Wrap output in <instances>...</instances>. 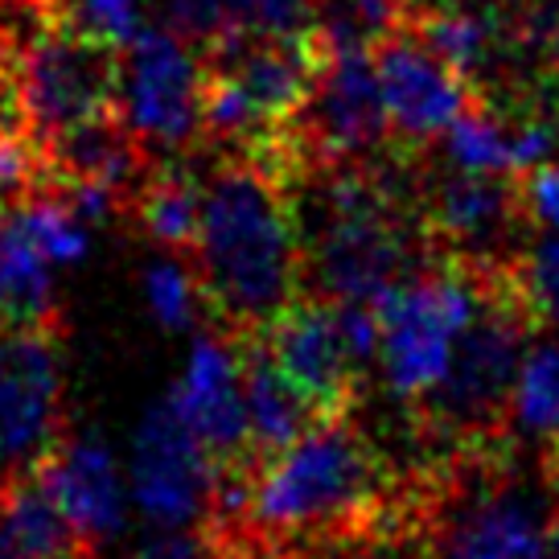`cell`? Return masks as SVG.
Returning a JSON list of instances; mask_svg holds the SVG:
<instances>
[{
	"instance_id": "6da1fadb",
	"label": "cell",
	"mask_w": 559,
	"mask_h": 559,
	"mask_svg": "<svg viewBox=\"0 0 559 559\" xmlns=\"http://www.w3.org/2000/svg\"><path fill=\"white\" fill-rule=\"evenodd\" d=\"M193 267L206 300L235 325H267L297 300L305 251L284 174L251 157L206 177Z\"/></svg>"
},
{
	"instance_id": "7a4b0ae2",
	"label": "cell",
	"mask_w": 559,
	"mask_h": 559,
	"mask_svg": "<svg viewBox=\"0 0 559 559\" xmlns=\"http://www.w3.org/2000/svg\"><path fill=\"white\" fill-rule=\"evenodd\" d=\"M305 272L330 300H374L416 263V230L383 181L333 169L297 214Z\"/></svg>"
},
{
	"instance_id": "3957f363",
	"label": "cell",
	"mask_w": 559,
	"mask_h": 559,
	"mask_svg": "<svg viewBox=\"0 0 559 559\" xmlns=\"http://www.w3.org/2000/svg\"><path fill=\"white\" fill-rule=\"evenodd\" d=\"M379 489V456L346 419L317 416L293 444L247 477L243 519L267 535H305L346 523Z\"/></svg>"
},
{
	"instance_id": "277c9868",
	"label": "cell",
	"mask_w": 559,
	"mask_h": 559,
	"mask_svg": "<svg viewBox=\"0 0 559 559\" xmlns=\"http://www.w3.org/2000/svg\"><path fill=\"white\" fill-rule=\"evenodd\" d=\"M486 284L469 267H412L374 300L379 354L374 370L386 395L400 403H428L449 379L453 358L473 321L486 313Z\"/></svg>"
},
{
	"instance_id": "5b68a950",
	"label": "cell",
	"mask_w": 559,
	"mask_h": 559,
	"mask_svg": "<svg viewBox=\"0 0 559 559\" xmlns=\"http://www.w3.org/2000/svg\"><path fill=\"white\" fill-rule=\"evenodd\" d=\"M120 70L116 50L70 29L58 0L37 21V34L17 53L13 104L37 136L58 140L99 120H116Z\"/></svg>"
},
{
	"instance_id": "8992f818",
	"label": "cell",
	"mask_w": 559,
	"mask_h": 559,
	"mask_svg": "<svg viewBox=\"0 0 559 559\" xmlns=\"http://www.w3.org/2000/svg\"><path fill=\"white\" fill-rule=\"evenodd\" d=\"M263 333V349L305 391L317 416H337L379 354V317L370 300H293Z\"/></svg>"
},
{
	"instance_id": "52a82bcc",
	"label": "cell",
	"mask_w": 559,
	"mask_h": 559,
	"mask_svg": "<svg viewBox=\"0 0 559 559\" xmlns=\"http://www.w3.org/2000/svg\"><path fill=\"white\" fill-rule=\"evenodd\" d=\"M128 489L132 510L144 526L157 531H198L218 510L223 461L177 419L169 400L144 407L128 440Z\"/></svg>"
},
{
	"instance_id": "ba28073f",
	"label": "cell",
	"mask_w": 559,
	"mask_h": 559,
	"mask_svg": "<svg viewBox=\"0 0 559 559\" xmlns=\"http://www.w3.org/2000/svg\"><path fill=\"white\" fill-rule=\"evenodd\" d=\"M67 428V362L41 325H0V477H21Z\"/></svg>"
},
{
	"instance_id": "9c48e42d",
	"label": "cell",
	"mask_w": 559,
	"mask_h": 559,
	"mask_svg": "<svg viewBox=\"0 0 559 559\" xmlns=\"http://www.w3.org/2000/svg\"><path fill=\"white\" fill-rule=\"evenodd\" d=\"M526 354V321L514 305H486L456 349L449 379L424 403L449 432H481L493 419H507L514 374Z\"/></svg>"
},
{
	"instance_id": "30bf717a",
	"label": "cell",
	"mask_w": 559,
	"mask_h": 559,
	"mask_svg": "<svg viewBox=\"0 0 559 559\" xmlns=\"http://www.w3.org/2000/svg\"><path fill=\"white\" fill-rule=\"evenodd\" d=\"M370 62H374L386 123L403 140L424 144L432 136H444V128L456 116L477 107V91L403 21L374 34Z\"/></svg>"
},
{
	"instance_id": "8fae6325",
	"label": "cell",
	"mask_w": 559,
	"mask_h": 559,
	"mask_svg": "<svg viewBox=\"0 0 559 559\" xmlns=\"http://www.w3.org/2000/svg\"><path fill=\"white\" fill-rule=\"evenodd\" d=\"M128 132L157 148H181L202 128V67L186 41L165 29H140L120 74Z\"/></svg>"
},
{
	"instance_id": "7c38bea8",
	"label": "cell",
	"mask_w": 559,
	"mask_h": 559,
	"mask_svg": "<svg viewBox=\"0 0 559 559\" xmlns=\"http://www.w3.org/2000/svg\"><path fill=\"white\" fill-rule=\"evenodd\" d=\"M333 58L321 70L309 104L297 120L309 123V136L317 148L333 160H354L370 153L383 132H391L383 111V95H379V79H374V62H370V46L362 41L354 21H337L330 29Z\"/></svg>"
},
{
	"instance_id": "4fadbf2b",
	"label": "cell",
	"mask_w": 559,
	"mask_h": 559,
	"mask_svg": "<svg viewBox=\"0 0 559 559\" xmlns=\"http://www.w3.org/2000/svg\"><path fill=\"white\" fill-rule=\"evenodd\" d=\"M551 510L523 477H498L461 493L437 535V559H547Z\"/></svg>"
},
{
	"instance_id": "5bb4252c",
	"label": "cell",
	"mask_w": 559,
	"mask_h": 559,
	"mask_svg": "<svg viewBox=\"0 0 559 559\" xmlns=\"http://www.w3.org/2000/svg\"><path fill=\"white\" fill-rule=\"evenodd\" d=\"M169 407L193 437L206 444L218 461H235L251 449L247 432V395H243V354L227 337L206 330L190 333V346L181 358Z\"/></svg>"
},
{
	"instance_id": "9a60e30c",
	"label": "cell",
	"mask_w": 559,
	"mask_h": 559,
	"mask_svg": "<svg viewBox=\"0 0 559 559\" xmlns=\"http://www.w3.org/2000/svg\"><path fill=\"white\" fill-rule=\"evenodd\" d=\"M87 547H111L136 519L123 456L95 432L62 437L37 473Z\"/></svg>"
},
{
	"instance_id": "2e32d148",
	"label": "cell",
	"mask_w": 559,
	"mask_h": 559,
	"mask_svg": "<svg viewBox=\"0 0 559 559\" xmlns=\"http://www.w3.org/2000/svg\"><path fill=\"white\" fill-rule=\"evenodd\" d=\"M514 214H523V198L514 177H486L453 169L440 177L432 198H428V218L432 230L449 243L486 255L498 247L514 227Z\"/></svg>"
},
{
	"instance_id": "e0dca14e",
	"label": "cell",
	"mask_w": 559,
	"mask_h": 559,
	"mask_svg": "<svg viewBox=\"0 0 559 559\" xmlns=\"http://www.w3.org/2000/svg\"><path fill=\"white\" fill-rule=\"evenodd\" d=\"M186 37L223 46L243 37H284L313 25L309 0H165Z\"/></svg>"
},
{
	"instance_id": "ac0fdd59",
	"label": "cell",
	"mask_w": 559,
	"mask_h": 559,
	"mask_svg": "<svg viewBox=\"0 0 559 559\" xmlns=\"http://www.w3.org/2000/svg\"><path fill=\"white\" fill-rule=\"evenodd\" d=\"M0 543L21 559H83L87 543L70 526L41 477H9L0 489Z\"/></svg>"
},
{
	"instance_id": "d6986e66",
	"label": "cell",
	"mask_w": 559,
	"mask_h": 559,
	"mask_svg": "<svg viewBox=\"0 0 559 559\" xmlns=\"http://www.w3.org/2000/svg\"><path fill=\"white\" fill-rule=\"evenodd\" d=\"M243 395H247V432H251V449L260 456L276 453L284 444H293V440L317 419V407L305 400V391L272 362V354L263 349V342L243 354Z\"/></svg>"
},
{
	"instance_id": "ffe728a7",
	"label": "cell",
	"mask_w": 559,
	"mask_h": 559,
	"mask_svg": "<svg viewBox=\"0 0 559 559\" xmlns=\"http://www.w3.org/2000/svg\"><path fill=\"white\" fill-rule=\"evenodd\" d=\"M53 288L58 267L21 227L17 210L0 206V325H46Z\"/></svg>"
},
{
	"instance_id": "44dd1931",
	"label": "cell",
	"mask_w": 559,
	"mask_h": 559,
	"mask_svg": "<svg viewBox=\"0 0 559 559\" xmlns=\"http://www.w3.org/2000/svg\"><path fill=\"white\" fill-rule=\"evenodd\" d=\"M400 21L407 29H416L432 50L449 62V67L469 83L477 95L486 91V74L498 62V34L481 13L473 9H428V13H416L403 4Z\"/></svg>"
},
{
	"instance_id": "7402d4cb",
	"label": "cell",
	"mask_w": 559,
	"mask_h": 559,
	"mask_svg": "<svg viewBox=\"0 0 559 559\" xmlns=\"http://www.w3.org/2000/svg\"><path fill=\"white\" fill-rule=\"evenodd\" d=\"M507 424L519 440L559 444V330L526 342L507 403Z\"/></svg>"
},
{
	"instance_id": "603a6c76",
	"label": "cell",
	"mask_w": 559,
	"mask_h": 559,
	"mask_svg": "<svg viewBox=\"0 0 559 559\" xmlns=\"http://www.w3.org/2000/svg\"><path fill=\"white\" fill-rule=\"evenodd\" d=\"M202 193H206V181H198L186 169L153 174L136 193L140 227L165 251H193L198 227H202Z\"/></svg>"
},
{
	"instance_id": "cb8c5ba5",
	"label": "cell",
	"mask_w": 559,
	"mask_h": 559,
	"mask_svg": "<svg viewBox=\"0 0 559 559\" xmlns=\"http://www.w3.org/2000/svg\"><path fill=\"white\" fill-rule=\"evenodd\" d=\"M140 300L160 333H193L206 313V288L186 251H165L140 267Z\"/></svg>"
},
{
	"instance_id": "d4e9b609",
	"label": "cell",
	"mask_w": 559,
	"mask_h": 559,
	"mask_svg": "<svg viewBox=\"0 0 559 559\" xmlns=\"http://www.w3.org/2000/svg\"><path fill=\"white\" fill-rule=\"evenodd\" d=\"M444 160L449 169L519 181V123L489 116V107H469L444 128Z\"/></svg>"
},
{
	"instance_id": "484cf974",
	"label": "cell",
	"mask_w": 559,
	"mask_h": 559,
	"mask_svg": "<svg viewBox=\"0 0 559 559\" xmlns=\"http://www.w3.org/2000/svg\"><path fill=\"white\" fill-rule=\"evenodd\" d=\"M21 227L29 230L46 260L58 267V272H70L91 255V223L79 218L74 206H70L62 193H34V198H21L13 202Z\"/></svg>"
},
{
	"instance_id": "4316f807",
	"label": "cell",
	"mask_w": 559,
	"mask_h": 559,
	"mask_svg": "<svg viewBox=\"0 0 559 559\" xmlns=\"http://www.w3.org/2000/svg\"><path fill=\"white\" fill-rule=\"evenodd\" d=\"M58 13L70 29L107 50H128L144 29L140 0H58Z\"/></svg>"
},
{
	"instance_id": "83f0119b",
	"label": "cell",
	"mask_w": 559,
	"mask_h": 559,
	"mask_svg": "<svg viewBox=\"0 0 559 559\" xmlns=\"http://www.w3.org/2000/svg\"><path fill=\"white\" fill-rule=\"evenodd\" d=\"M523 305L531 313L559 330V235H547L531 247L523 263Z\"/></svg>"
},
{
	"instance_id": "f1b7e54d",
	"label": "cell",
	"mask_w": 559,
	"mask_h": 559,
	"mask_svg": "<svg viewBox=\"0 0 559 559\" xmlns=\"http://www.w3.org/2000/svg\"><path fill=\"white\" fill-rule=\"evenodd\" d=\"M523 214L547 235H559V157H547L531 174L519 177Z\"/></svg>"
},
{
	"instance_id": "f546056e",
	"label": "cell",
	"mask_w": 559,
	"mask_h": 559,
	"mask_svg": "<svg viewBox=\"0 0 559 559\" xmlns=\"http://www.w3.org/2000/svg\"><path fill=\"white\" fill-rule=\"evenodd\" d=\"M128 559H210V547L198 531H157L144 526V539L132 547Z\"/></svg>"
},
{
	"instance_id": "4dcf8cb0",
	"label": "cell",
	"mask_w": 559,
	"mask_h": 559,
	"mask_svg": "<svg viewBox=\"0 0 559 559\" xmlns=\"http://www.w3.org/2000/svg\"><path fill=\"white\" fill-rule=\"evenodd\" d=\"M547 62H551V70L559 74V9L551 13V21H547Z\"/></svg>"
},
{
	"instance_id": "1f68e13d",
	"label": "cell",
	"mask_w": 559,
	"mask_h": 559,
	"mask_svg": "<svg viewBox=\"0 0 559 559\" xmlns=\"http://www.w3.org/2000/svg\"><path fill=\"white\" fill-rule=\"evenodd\" d=\"M547 559H559V510H551V523H547Z\"/></svg>"
},
{
	"instance_id": "d6a6232c",
	"label": "cell",
	"mask_w": 559,
	"mask_h": 559,
	"mask_svg": "<svg viewBox=\"0 0 559 559\" xmlns=\"http://www.w3.org/2000/svg\"><path fill=\"white\" fill-rule=\"evenodd\" d=\"M0 559H21V556L13 551V547H4V543H0Z\"/></svg>"
},
{
	"instance_id": "836d02e7",
	"label": "cell",
	"mask_w": 559,
	"mask_h": 559,
	"mask_svg": "<svg viewBox=\"0 0 559 559\" xmlns=\"http://www.w3.org/2000/svg\"><path fill=\"white\" fill-rule=\"evenodd\" d=\"M493 4H523V0H493Z\"/></svg>"
}]
</instances>
